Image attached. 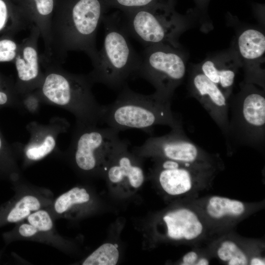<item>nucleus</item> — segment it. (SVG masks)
<instances>
[{
	"instance_id": "1",
	"label": "nucleus",
	"mask_w": 265,
	"mask_h": 265,
	"mask_svg": "<svg viewBox=\"0 0 265 265\" xmlns=\"http://www.w3.org/2000/svg\"><path fill=\"white\" fill-rule=\"evenodd\" d=\"M43 78L33 92L40 101L60 107L72 113L77 125H97L102 106L92 91L94 84L87 75L70 73L59 64L40 54Z\"/></svg>"
},
{
	"instance_id": "2",
	"label": "nucleus",
	"mask_w": 265,
	"mask_h": 265,
	"mask_svg": "<svg viewBox=\"0 0 265 265\" xmlns=\"http://www.w3.org/2000/svg\"><path fill=\"white\" fill-rule=\"evenodd\" d=\"M103 18L100 0H76L70 8L53 14L48 58L61 64L68 52L82 51L94 63L98 53L97 32Z\"/></svg>"
},
{
	"instance_id": "3",
	"label": "nucleus",
	"mask_w": 265,
	"mask_h": 265,
	"mask_svg": "<svg viewBox=\"0 0 265 265\" xmlns=\"http://www.w3.org/2000/svg\"><path fill=\"white\" fill-rule=\"evenodd\" d=\"M171 102L156 92L136 93L126 84L113 103L102 106L100 123L119 132L139 129L151 132L158 125L168 126L171 129L182 127L181 119L171 110Z\"/></svg>"
},
{
	"instance_id": "4",
	"label": "nucleus",
	"mask_w": 265,
	"mask_h": 265,
	"mask_svg": "<svg viewBox=\"0 0 265 265\" xmlns=\"http://www.w3.org/2000/svg\"><path fill=\"white\" fill-rule=\"evenodd\" d=\"M102 22L105 29L103 45L87 76L93 83L121 89L129 79L134 77L140 56L131 44L120 18L103 17Z\"/></svg>"
},
{
	"instance_id": "5",
	"label": "nucleus",
	"mask_w": 265,
	"mask_h": 265,
	"mask_svg": "<svg viewBox=\"0 0 265 265\" xmlns=\"http://www.w3.org/2000/svg\"><path fill=\"white\" fill-rule=\"evenodd\" d=\"M240 90L229 98V130L226 145L229 152L249 146L261 152L265 146V94L252 83L242 82Z\"/></svg>"
},
{
	"instance_id": "6",
	"label": "nucleus",
	"mask_w": 265,
	"mask_h": 265,
	"mask_svg": "<svg viewBox=\"0 0 265 265\" xmlns=\"http://www.w3.org/2000/svg\"><path fill=\"white\" fill-rule=\"evenodd\" d=\"M127 14L120 18L123 27L129 36L145 47L168 44L180 48L178 38L187 27V18L177 13L172 3L156 4Z\"/></svg>"
},
{
	"instance_id": "7",
	"label": "nucleus",
	"mask_w": 265,
	"mask_h": 265,
	"mask_svg": "<svg viewBox=\"0 0 265 265\" xmlns=\"http://www.w3.org/2000/svg\"><path fill=\"white\" fill-rule=\"evenodd\" d=\"M139 56L134 78L147 80L155 87V92L171 100L186 74V61L180 48L168 44L148 46Z\"/></svg>"
},
{
	"instance_id": "8",
	"label": "nucleus",
	"mask_w": 265,
	"mask_h": 265,
	"mask_svg": "<svg viewBox=\"0 0 265 265\" xmlns=\"http://www.w3.org/2000/svg\"><path fill=\"white\" fill-rule=\"evenodd\" d=\"M119 132L97 125H76L70 144V151L77 167L90 172L109 161L121 143Z\"/></svg>"
},
{
	"instance_id": "9",
	"label": "nucleus",
	"mask_w": 265,
	"mask_h": 265,
	"mask_svg": "<svg viewBox=\"0 0 265 265\" xmlns=\"http://www.w3.org/2000/svg\"><path fill=\"white\" fill-rule=\"evenodd\" d=\"M140 155L158 156L183 163L210 164L220 167V158L191 141L183 128L171 129L167 134L151 136L134 149Z\"/></svg>"
},
{
	"instance_id": "10",
	"label": "nucleus",
	"mask_w": 265,
	"mask_h": 265,
	"mask_svg": "<svg viewBox=\"0 0 265 265\" xmlns=\"http://www.w3.org/2000/svg\"><path fill=\"white\" fill-rule=\"evenodd\" d=\"M187 89L189 95L196 99L207 111L226 139L229 124V99L197 66L190 72Z\"/></svg>"
},
{
	"instance_id": "11",
	"label": "nucleus",
	"mask_w": 265,
	"mask_h": 265,
	"mask_svg": "<svg viewBox=\"0 0 265 265\" xmlns=\"http://www.w3.org/2000/svg\"><path fill=\"white\" fill-rule=\"evenodd\" d=\"M29 34L23 40L14 60L17 71L16 88L22 97L39 86L43 78L40 54L38 48L40 37L38 28L32 24Z\"/></svg>"
},
{
	"instance_id": "12",
	"label": "nucleus",
	"mask_w": 265,
	"mask_h": 265,
	"mask_svg": "<svg viewBox=\"0 0 265 265\" xmlns=\"http://www.w3.org/2000/svg\"><path fill=\"white\" fill-rule=\"evenodd\" d=\"M236 51L244 70L245 83L265 89V36L259 30L246 29L238 37Z\"/></svg>"
},
{
	"instance_id": "13",
	"label": "nucleus",
	"mask_w": 265,
	"mask_h": 265,
	"mask_svg": "<svg viewBox=\"0 0 265 265\" xmlns=\"http://www.w3.org/2000/svg\"><path fill=\"white\" fill-rule=\"evenodd\" d=\"M197 66L229 99L232 94L236 74L241 67L236 50L207 57Z\"/></svg>"
},
{
	"instance_id": "14",
	"label": "nucleus",
	"mask_w": 265,
	"mask_h": 265,
	"mask_svg": "<svg viewBox=\"0 0 265 265\" xmlns=\"http://www.w3.org/2000/svg\"><path fill=\"white\" fill-rule=\"evenodd\" d=\"M28 126L30 137L24 148V153L28 160L37 161L54 150L59 134L64 132L69 124L64 120L56 119L48 124L32 122Z\"/></svg>"
},
{
	"instance_id": "15",
	"label": "nucleus",
	"mask_w": 265,
	"mask_h": 265,
	"mask_svg": "<svg viewBox=\"0 0 265 265\" xmlns=\"http://www.w3.org/2000/svg\"><path fill=\"white\" fill-rule=\"evenodd\" d=\"M163 219L168 236L173 239L193 240L199 238L204 231V226L200 217L188 208L170 212Z\"/></svg>"
},
{
	"instance_id": "16",
	"label": "nucleus",
	"mask_w": 265,
	"mask_h": 265,
	"mask_svg": "<svg viewBox=\"0 0 265 265\" xmlns=\"http://www.w3.org/2000/svg\"><path fill=\"white\" fill-rule=\"evenodd\" d=\"M129 142L122 141L112 154L116 161L109 167L107 176L113 183H118L127 178L133 187H140L144 182V176L142 168L133 163V159L128 152Z\"/></svg>"
},
{
	"instance_id": "17",
	"label": "nucleus",
	"mask_w": 265,
	"mask_h": 265,
	"mask_svg": "<svg viewBox=\"0 0 265 265\" xmlns=\"http://www.w3.org/2000/svg\"><path fill=\"white\" fill-rule=\"evenodd\" d=\"M32 7L27 14L30 23L39 29L45 48L43 54L50 56L51 27L54 9V0H31Z\"/></svg>"
},
{
	"instance_id": "18",
	"label": "nucleus",
	"mask_w": 265,
	"mask_h": 265,
	"mask_svg": "<svg viewBox=\"0 0 265 265\" xmlns=\"http://www.w3.org/2000/svg\"><path fill=\"white\" fill-rule=\"evenodd\" d=\"M245 204L238 200L219 196H213L207 201L205 211L213 220L234 218L243 214Z\"/></svg>"
},
{
	"instance_id": "19",
	"label": "nucleus",
	"mask_w": 265,
	"mask_h": 265,
	"mask_svg": "<svg viewBox=\"0 0 265 265\" xmlns=\"http://www.w3.org/2000/svg\"><path fill=\"white\" fill-rule=\"evenodd\" d=\"M218 258L228 265H246L249 259L246 254L234 241H222L216 250Z\"/></svg>"
},
{
	"instance_id": "20",
	"label": "nucleus",
	"mask_w": 265,
	"mask_h": 265,
	"mask_svg": "<svg viewBox=\"0 0 265 265\" xmlns=\"http://www.w3.org/2000/svg\"><path fill=\"white\" fill-rule=\"evenodd\" d=\"M90 196L83 188L75 187L59 196L56 200L54 209L58 214L66 212L72 206L89 200Z\"/></svg>"
},
{
	"instance_id": "21",
	"label": "nucleus",
	"mask_w": 265,
	"mask_h": 265,
	"mask_svg": "<svg viewBox=\"0 0 265 265\" xmlns=\"http://www.w3.org/2000/svg\"><path fill=\"white\" fill-rule=\"evenodd\" d=\"M116 246L111 243L103 244L91 254L83 262V265H115L119 259Z\"/></svg>"
},
{
	"instance_id": "22",
	"label": "nucleus",
	"mask_w": 265,
	"mask_h": 265,
	"mask_svg": "<svg viewBox=\"0 0 265 265\" xmlns=\"http://www.w3.org/2000/svg\"><path fill=\"white\" fill-rule=\"evenodd\" d=\"M22 99L15 84L4 80L0 76V109L4 107L21 108Z\"/></svg>"
},
{
	"instance_id": "23",
	"label": "nucleus",
	"mask_w": 265,
	"mask_h": 265,
	"mask_svg": "<svg viewBox=\"0 0 265 265\" xmlns=\"http://www.w3.org/2000/svg\"><path fill=\"white\" fill-rule=\"evenodd\" d=\"M10 23L22 30L30 27L32 24L25 13L11 15L4 0H0V32L5 30Z\"/></svg>"
},
{
	"instance_id": "24",
	"label": "nucleus",
	"mask_w": 265,
	"mask_h": 265,
	"mask_svg": "<svg viewBox=\"0 0 265 265\" xmlns=\"http://www.w3.org/2000/svg\"><path fill=\"white\" fill-rule=\"evenodd\" d=\"M13 148L7 142L0 131V177L10 176L14 169Z\"/></svg>"
},
{
	"instance_id": "25",
	"label": "nucleus",
	"mask_w": 265,
	"mask_h": 265,
	"mask_svg": "<svg viewBox=\"0 0 265 265\" xmlns=\"http://www.w3.org/2000/svg\"><path fill=\"white\" fill-rule=\"evenodd\" d=\"M28 223L38 231L47 232L50 231L53 227V222L49 213L43 210L34 212L27 217Z\"/></svg>"
},
{
	"instance_id": "26",
	"label": "nucleus",
	"mask_w": 265,
	"mask_h": 265,
	"mask_svg": "<svg viewBox=\"0 0 265 265\" xmlns=\"http://www.w3.org/2000/svg\"><path fill=\"white\" fill-rule=\"evenodd\" d=\"M156 0H115L116 4L128 8H141L152 6Z\"/></svg>"
},
{
	"instance_id": "27",
	"label": "nucleus",
	"mask_w": 265,
	"mask_h": 265,
	"mask_svg": "<svg viewBox=\"0 0 265 265\" xmlns=\"http://www.w3.org/2000/svg\"><path fill=\"white\" fill-rule=\"evenodd\" d=\"M20 44L11 38H4L0 40V56L7 51H18Z\"/></svg>"
},
{
	"instance_id": "28",
	"label": "nucleus",
	"mask_w": 265,
	"mask_h": 265,
	"mask_svg": "<svg viewBox=\"0 0 265 265\" xmlns=\"http://www.w3.org/2000/svg\"><path fill=\"white\" fill-rule=\"evenodd\" d=\"M38 230L34 226L28 223L21 225L18 229V232L21 236L24 237H30L35 235Z\"/></svg>"
},
{
	"instance_id": "29",
	"label": "nucleus",
	"mask_w": 265,
	"mask_h": 265,
	"mask_svg": "<svg viewBox=\"0 0 265 265\" xmlns=\"http://www.w3.org/2000/svg\"><path fill=\"white\" fill-rule=\"evenodd\" d=\"M198 259V255L196 252L189 251L184 256L181 265H196Z\"/></svg>"
},
{
	"instance_id": "30",
	"label": "nucleus",
	"mask_w": 265,
	"mask_h": 265,
	"mask_svg": "<svg viewBox=\"0 0 265 265\" xmlns=\"http://www.w3.org/2000/svg\"><path fill=\"white\" fill-rule=\"evenodd\" d=\"M198 11L203 13H205L207 10V8L208 5L210 0H194Z\"/></svg>"
},
{
	"instance_id": "31",
	"label": "nucleus",
	"mask_w": 265,
	"mask_h": 265,
	"mask_svg": "<svg viewBox=\"0 0 265 265\" xmlns=\"http://www.w3.org/2000/svg\"><path fill=\"white\" fill-rule=\"evenodd\" d=\"M265 259L258 257H255L249 260L248 264L251 265H264Z\"/></svg>"
},
{
	"instance_id": "32",
	"label": "nucleus",
	"mask_w": 265,
	"mask_h": 265,
	"mask_svg": "<svg viewBox=\"0 0 265 265\" xmlns=\"http://www.w3.org/2000/svg\"><path fill=\"white\" fill-rule=\"evenodd\" d=\"M209 264V261L207 258H201L198 259L196 265H208Z\"/></svg>"
}]
</instances>
